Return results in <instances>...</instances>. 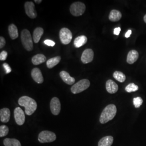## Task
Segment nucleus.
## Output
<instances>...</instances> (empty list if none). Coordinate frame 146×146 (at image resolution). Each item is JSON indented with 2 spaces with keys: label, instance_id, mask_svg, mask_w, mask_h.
I'll use <instances>...</instances> for the list:
<instances>
[{
  "label": "nucleus",
  "instance_id": "obj_15",
  "mask_svg": "<svg viewBox=\"0 0 146 146\" xmlns=\"http://www.w3.org/2000/svg\"><path fill=\"white\" fill-rule=\"evenodd\" d=\"M60 76L63 81L68 85H71L75 83V78L72 77L69 73L66 71H62L60 73Z\"/></svg>",
  "mask_w": 146,
  "mask_h": 146
},
{
  "label": "nucleus",
  "instance_id": "obj_34",
  "mask_svg": "<svg viewBox=\"0 0 146 146\" xmlns=\"http://www.w3.org/2000/svg\"><path fill=\"white\" fill-rule=\"evenodd\" d=\"M131 30H128L127 31V33H125V37L126 38H128L131 36Z\"/></svg>",
  "mask_w": 146,
  "mask_h": 146
},
{
  "label": "nucleus",
  "instance_id": "obj_26",
  "mask_svg": "<svg viewBox=\"0 0 146 146\" xmlns=\"http://www.w3.org/2000/svg\"><path fill=\"white\" fill-rule=\"evenodd\" d=\"M138 89H139V87L134 83H131L128 84L125 88V91L128 93L135 92L136 91L138 90Z\"/></svg>",
  "mask_w": 146,
  "mask_h": 146
},
{
  "label": "nucleus",
  "instance_id": "obj_6",
  "mask_svg": "<svg viewBox=\"0 0 146 146\" xmlns=\"http://www.w3.org/2000/svg\"><path fill=\"white\" fill-rule=\"evenodd\" d=\"M86 11V5L81 2L73 3L70 7V12L74 16L82 15Z\"/></svg>",
  "mask_w": 146,
  "mask_h": 146
},
{
  "label": "nucleus",
  "instance_id": "obj_24",
  "mask_svg": "<svg viewBox=\"0 0 146 146\" xmlns=\"http://www.w3.org/2000/svg\"><path fill=\"white\" fill-rule=\"evenodd\" d=\"M61 59V58L59 56L50 58L47 61V67L49 69L54 67L55 66H56L58 64V63L60 62Z\"/></svg>",
  "mask_w": 146,
  "mask_h": 146
},
{
  "label": "nucleus",
  "instance_id": "obj_11",
  "mask_svg": "<svg viewBox=\"0 0 146 146\" xmlns=\"http://www.w3.org/2000/svg\"><path fill=\"white\" fill-rule=\"evenodd\" d=\"M94 52L92 49H86L82 54L81 61L84 64L91 62L94 58Z\"/></svg>",
  "mask_w": 146,
  "mask_h": 146
},
{
  "label": "nucleus",
  "instance_id": "obj_9",
  "mask_svg": "<svg viewBox=\"0 0 146 146\" xmlns=\"http://www.w3.org/2000/svg\"><path fill=\"white\" fill-rule=\"evenodd\" d=\"M25 8L27 15L31 19L37 17V13L35 8L34 3L33 2H26L25 4Z\"/></svg>",
  "mask_w": 146,
  "mask_h": 146
},
{
  "label": "nucleus",
  "instance_id": "obj_29",
  "mask_svg": "<svg viewBox=\"0 0 146 146\" xmlns=\"http://www.w3.org/2000/svg\"><path fill=\"white\" fill-rule=\"evenodd\" d=\"M3 67L5 68V73L6 74H9L11 72V67L9 66V65L8 64H7V63H5L3 64Z\"/></svg>",
  "mask_w": 146,
  "mask_h": 146
},
{
  "label": "nucleus",
  "instance_id": "obj_8",
  "mask_svg": "<svg viewBox=\"0 0 146 146\" xmlns=\"http://www.w3.org/2000/svg\"><path fill=\"white\" fill-rule=\"evenodd\" d=\"M14 114L16 123L18 125H23L25 122L26 118L23 110L20 107H16L14 110Z\"/></svg>",
  "mask_w": 146,
  "mask_h": 146
},
{
  "label": "nucleus",
  "instance_id": "obj_21",
  "mask_svg": "<svg viewBox=\"0 0 146 146\" xmlns=\"http://www.w3.org/2000/svg\"><path fill=\"white\" fill-rule=\"evenodd\" d=\"M8 32L12 40H15L19 36V32L17 27L14 24H11L8 27Z\"/></svg>",
  "mask_w": 146,
  "mask_h": 146
},
{
  "label": "nucleus",
  "instance_id": "obj_2",
  "mask_svg": "<svg viewBox=\"0 0 146 146\" xmlns=\"http://www.w3.org/2000/svg\"><path fill=\"white\" fill-rule=\"evenodd\" d=\"M117 112L115 105L110 104L106 106L103 110L100 117V122L102 124L106 123L110 120H113Z\"/></svg>",
  "mask_w": 146,
  "mask_h": 146
},
{
  "label": "nucleus",
  "instance_id": "obj_3",
  "mask_svg": "<svg viewBox=\"0 0 146 146\" xmlns=\"http://www.w3.org/2000/svg\"><path fill=\"white\" fill-rule=\"evenodd\" d=\"M21 41L22 45L27 51H31L33 49V38L30 31L24 29L21 32Z\"/></svg>",
  "mask_w": 146,
  "mask_h": 146
},
{
  "label": "nucleus",
  "instance_id": "obj_36",
  "mask_svg": "<svg viewBox=\"0 0 146 146\" xmlns=\"http://www.w3.org/2000/svg\"><path fill=\"white\" fill-rule=\"evenodd\" d=\"M143 20L145 21V22L146 23V14L144 16V17H143Z\"/></svg>",
  "mask_w": 146,
  "mask_h": 146
},
{
  "label": "nucleus",
  "instance_id": "obj_33",
  "mask_svg": "<svg viewBox=\"0 0 146 146\" xmlns=\"http://www.w3.org/2000/svg\"><path fill=\"white\" fill-rule=\"evenodd\" d=\"M120 31H121V28H120V27L116 28L114 29V35H119V34H120Z\"/></svg>",
  "mask_w": 146,
  "mask_h": 146
},
{
  "label": "nucleus",
  "instance_id": "obj_22",
  "mask_svg": "<svg viewBox=\"0 0 146 146\" xmlns=\"http://www.w3.org/2000/svg\"><path fill=\"white\" fill-rule=\"evenodd\" d=\"M87 37L84 35L77 37L74 42V46L76 48H80L84 46L87 42Z\"/></svg>",
  "mask_w": 146,
  "mask_h": 146
},
{
  "label": "nucleus",
  "instance_id": "obj_7",
  "mask_svg": "<svg viewBox=\"0 0 146 146\" xmlns=\"http://www.w3.org/2000/svg\"><path fill=\"white\" fill-rule=\"evenodd\" d=\"M73 35L71 31L67 28H63L60 31V38L63 44H68L71 42Z\"/></svg>",
  "mask_w": 146,
  "mask_h": 146
},
{
  "label": "nucleus",
  "instance_id": "obj_10",
  "mask_svg": "<svg viewBox=\"0 0 146 146\" xmlns=\"http://www.w3.org/2000/svg\"><path fill=\"white\" fill-rule=\"evenodd\" d=\"M50 108L52 114L58 115L61 111V103L60 100L56 97L53 98L50 103Z\"/></svg>",
  "mask_w": 146,
  "mask_h": 146
},
{
  "label": "nucleus",
  "instance_id": "obj_25",
  "mask_svg": "<svg viewBox=\"0 0 146 146\" xmlns=\"http://www.w3.org/2000/svg\"><path fill=\"white\" fill-rule=\"evenodd\" d=\"M113 77L115 80L121 83L124 82L126 79L125 75L119 71H115V72L113 73Z\"/></svg>",
  "mask_w": 146,
  "mask_h": 146
},
{
  "label": "nucleus",
  "instance_id": "obj_5",
  "mask_svg": "<svg viewBox=\"0 0 146 146\" xmlns=\"http://www.w3.org/2000/svg\"><path fill=\"white\" fill-rule=\"evenodd\" d=\"M56 139V134L50 131H42L41 133H40L38 136V140L40 143H42L52 142Z\"/></svg>",
  "mask_w": 146,
  "mask_h": 146
},
{
  "label": "nucleus",
  "instance_id": "obj_19",
  "mask_svg": "<svg viewBox=\"0 0 146 146\" xmlns=\"http://www.w3.org/2000/svg\"><path fill=\"white\" fill-rule=\"evenodd\" d=\"M46 60V56L41 54H37L36 55L34 56L31 58V62L34 65L40 64L44 62Z\"/></svg>",
  "mask_w": 146,
  "mask_h": 146
},
{
  "label": "nucleus",
  "instance_id": "obj_30",
  "mask_svg": "<svg viewBox=\"0 0 146 146\" xmlns=\"http://www.w3.org/2000/svg\"><path fill=\"white\" fill-rule=\"evenodd\" d=\"M8 56V53L6 51H2L0 54V60L1 61H5Z\"/></svg>",
  "mask_w": 146,
  "mask_h": 146
},
{
  "label": "nucleus",
  "instance_id": "obj_20",
  "mask_svg": "<svg viewBox=\"0 0 146 146\" xmlns=\"http://www.w3.org/2000/svg\"><path fill=\"white\" fill-rule=\"evenodd\" d=\"M44 33V30L41 27H37L33 33V40L35 43H37L41 39V37L42 36Z\"/></svg>",
  "mask_w": 146,
  "mask_h": 146
},
{
  "label": "nucleus",
  "instance_id": "obj_35",
  "mask_svg": "<svg viewBox=\"0 0 146 146\" xmlns=\"http://www.w3.org/2000/svg\"><path fill=\"white\" fill-rule=\"evenodd\" d=\"M35 2H36L37 4H40L41 2H42V0H35Z\"/></svg>",
  "mask_w": 146,
  "mask_h": 146
},
{
  "label": "nucleus",
  "instance_id": "obj_14",
  "mask_svg": "<svg viewBox=\"0 0 146 146\" xmlns=\"http://www.w3.org/2000/svg\"><path fill=\"white\" fill-rule=\"evenodd\" d=\"M11 117V111L7 108H4L0 110V120L2 122H9Z\"/></svg>",
  "mask_w": 146,
  "mask_h": 146
},
{
  "label": "nucleus",
  "instance_id": "obj_18",
  "mask_svg": "<svg viewBox=\"0 0 146 146\" xmlns=\"http://www.w3.org/2000/svg\"><path fill=\"white\" fill-rule=\"evenodd\" d=\"M122 17V14L120 11L113 9L110 12L109 19L112 22H117L120 20Z\"/></svg>",
  "mask_w": 146,
  "mask_h": 146
},
{
  "label": "nucleus",
  "instance_id": "obj_17",
  "mask_svg": "<svg viewBox=\"0 0 146 146\" xmlns=\"http://www.w3.org/2000/svg\"><path fill=\"white\" fill-rule=\"evenodd\" d=\"M114 141V138L111 136H106L102 137L98 143V146H111Z\"/></svg>",
  "mask_w": 146,
  "mask_h": 146
},
{
  "label": "nucleus",
  "instance_id": "obj_4",
  "mask_svg": "<svg viewBox=\"0 0 146 146\" xmlns=\"http://www.w3.org/2000/svg\"><path fill=\"white\" fill-rule=\"evenodd\" d=\"M90 85L87 79H82L74 84L71 88V92L74 94H78L88 88Z\"/></svg>",
  "mask_w": 146,
  "mask_h": 146
},
{
  "label": "nucleus",
  "instance_id": "obj_12",
  "mask_svg": "<svg viewBox=\"0 0 146 146\" xmlns=\"http://www.w3.org/2000/svg\"><path fill=\"white\" fill-rule=\"evenodd\" d=\"M31 75L32 78L37 84H41L43 82L44 78L40 69L37 68L33 69Z\"/></svg>",
  "mask_w": 146,
  "mask_h": 146
},
{
  "label": "nucleus",
  "instance_id": "obj_16",
  "mask_svg": "<svg viewBox=\"0 0 146 146\" xmlns=\"http://www.w3.org/2000/svg\"><path fill=\"white\" fill-rule=\"evenodd\" d=\"M139 52L136 50H131L128 52L127 58V62L131 64L135 62L139 58Z\"/></svg>",
  "mask_w": 146,
  "mask_h": 146
},
{
  "label": "nucleus",
  "instance_id": "obj_31",
  "mask_svg": "<svg viewBox=\"0 0 146 146\" xmlns=\"http://www.w3.org/2000/svg\"><path fill=\"white\" fill-rule=\"evenodd\" d=\"M44 43L45 44H46L48 46H51V47H54L55 44V42H54L52 40H46Z\"/></svg>",
  "mask_w": 146,
  "mask_h": 146
},
{
  "label": "nucleus",
  "instance_id": "obj_32",
  "mask_svg": "<svg viewBox=\"0 0 146 146\" xmlns=\"http://www.w3.org/2000/svg\"><path fill=\"white\" fill-rule=\"evenodd\" d=\"M5 40L3 37H0V48L2 49L3 47L5 46Z\"/></svg>",
  "mask_w": 146,
  "mask_h": 146
},
{
  "label": "nucleus",
  "instance_id": "obj_23",
  "mask_svg": "<svg viewBox=\"0 0 146 146\" xmlns=\"http://www.w3.org/2000/svg\"><path fill=\"white\" fill-rule=\"evenodd\" d=\"M5 146H21L20 142L16 139L6 138L3 140Z\"/></svg>",
  "mask_w": 146,
  "mask_h": 146
},
{
  "label": "nucleus",
  "instance_id": "obj_1",
  "mask_svg": "<svg viewBox=\"0 0 146 146\" xmlns=\"http://www.w3.org/2000/svg\"><path fill=\"white\" fill-rule=\"evenodd\" d=\"M18 103L20 106L25 108V113L29 116L32 115L36 111L37 107L35 100L27 96L21 97L19 99Z\"/></svg>",
  "mask_w": 146,
  "mask_h": 146
},
{
  "label": "nucleus",
  "instance_id": "obj_28",
  "mask_svg": "<svg viewBox=\"0 0 146 146\" xmlns=\"http://www.w3.org/2000/svg\"><path fill=\"white\" fill-rule=\"evenodd\" d=\"M142 103H143V100L140 97L135 98L133 99V104L136 108H139L142 104Z\"/></svg>",
  "mask_w": 146,
  "mask_h": 146
},
{
  "label": "nucleus",
  "instance_id": "obj_13",
  "mask_svg": "<svg viewBox=\"0 0 146 146\" xmlns=\"http://www.w3.org/2000/svg\"><path fill=\"white\" fill-rule=\"evenodd\" d=\"M106 88L107 91L110 94H114L118 91L119 87L117 84L112 80H108L106 84Z\"/></svg>",
  "mask_w": 146,
  "mask_h": 146
},
{
  "label": "nucleus",
  "instance_id": "obj_27",
  "mask_svg": "<svg viewBox=\"0 0 146 146\" xmlns=\"http://www.w3.org/2000/svg\"><path fill=\"white\" fill-rule=\"evenodd\" d=\"M9 132L8 127L5 125L0 126V137H2L7 135Z\"/></svg>",
  "mask_w": 146,
  "mask_h": 146
}]
</instances>
